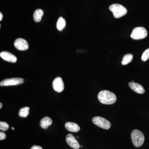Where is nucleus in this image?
Listing matches in <instances>:
<instances>
[{"label":"nucleus","instance_id":"nucleus-1","mask_svg":"<svg viewBox=\"0 0 149 149\" xmlns=\"http://www.w3.org/2000/svg\"><path fill=\"white\" fill-rule=\"evenodd\" d=\"M99 101L105 104H112L116 101V97L112 92L108 91H102L99 93L97 96Z\"/></svg>","mask_w":149,"mask_h":149},{"label":"nucleus","instance_id":"nucleus-2","mask_svg":"<svg viewBox=\"0 0 149 149\" xmlns=\"http://www.w3.org/2000/svg\"><path fill=\"white\" fill-rule=\"evenodd\" d=\"M131 139L133 145L136 147H141L145 141L143 133L137 129L133 130L131 132Z\"/></svg>","mask_w":149,"mask_h":149},{"label":"nucleus","instance_id":"nucleus-3","mask_svg":"<svg viewBox=\"0 0 149 149\" xmlns=\"http://www.w3.org/2000/svg\"><path fill=\"white\" fill-rule=\"evenodd\" d=\"M109 10L113 14L116 18H119L125 15L127 13V10L125 7L119 4H113L110 6Z\"/></svg>","mask_w":149,"mask_h":149},{"label":"nucleus","instance_id":"nucleus-4","mask_svg":"<svg viewBox=\"0 0 149 149\" xmlns=\"http://www.w3.org/2000/svg\"><path fill=\"white\" fill-rule=\"evenodd\" d=\"M148 32L143 27H136L132 31L130 37L135 40H142L147 37Z\"/></svg>","mask_w":149,"mask_h":149},{"label":"nucleus","instance_id":"nucleus-5","mask_svg":"<svg viewBox=\"0 0 149 149\" xmlns=\"http://www.w3.org/2000/svg\"><path fill=\"white\" fill-rule=\"evenodd\" d=\"M92 121L97 126L106 130L109 129L111 126V124L109 120L100 116L93 117Z\"/></svg>","mask_w":149,"mask_h":149},{"label":"nucleus","instance_id":"nucleus-6","mask_svg":"<svg viewBox=\"0 0 149 149\" xmlns=\"http://www.w3.org/2000/svg\"><path fill=\"white\" fill-rule=\"evenodd\" d=\"M24 82V80L22 78H11L6 79L1 81L0 83L1 86H12L22 84Z\"/></svg>","mask_w":149,"mask_h":149},{"label":"nucleus","instance_id":"nucleus-7","mask_svg":"<svg viewBox=\"0 0 149 149\" xmlns=\"http://www.w3.org/2000/svg\"><path fill=\"white\" fill-rule=\"evenodd\" d=\"M14 46L19 50L25 51L29 49V45L27 41L22 38H18L15 40Z\"/></svg>","mask_w":149,"mask_h":149},{"label":"nucleus","instance_id":"nucleus-8","mask_svg":"<svg viewBox=\"0 0 149 149\" xmlns=\"http://www.w3.org/2000/svg\"><path fill=\"white\" fill-rule=\"evenodd\" d=\"M52 85L54 90L58 93H61L64 90V83L61 77L56 78L53 82Z\"/></svg>","mask_w":149,"mask_h":149},{"label":"nucleus","instance_id":"nucleus-9","mask_svg":"<svg viewBox=\"0 0 149 149\" xmlns=\"http://www.w3.org/2000/svg\"><path fill=\"white\" fill-rule=\"evenodd\" d=\"M66 141L67 143L72 148L78 149L80 148V146L79 143L72 134H68L67 135Z\"/></svg>","mask_w":149,"mask_h":149},{"label":"nucleus","instance_id":"nucleus-10","mask_svg":"<svg viewBox=\"0 0 149 149\" xmlns=\"http://www.w3.org/2000/svg\"><path fill=\"white\" fill-rule=\"evenodd\" d=\"M0 56L4 60L9 62L15 63L17 60V58L15 56L10 53V52H6V51H4V52H1L0 54Z\"/></svg>","mask_w":149,"mask_h":149},{"label":"nucleus","instance_id":"nucleus-11","mask_svg":"<svg viewBox=\"0 0 149 149\" xmlns=\"http://www.w3.org/2000/svg\"><path fill=\"white\" fill-rule=\"evenodd\" d=\"M129 87L133 91L139 94H143L145 93V90L143 87L139 83L135 82H130L128 84Z\"/></svg>","mask_w":149,"mask_h":149},{"label":"nucleus","instance_id":"nucleus-12","mask_svg":"<svg viewBox=\"0 0 149 149\" xmlns=\"http://www.w3.org/2000/svg\"><path fill=\"white\" fill-rule=\"evenodd\" d=\"M65 128L70 132H77L80 130V127L77 123L73 122H67L65 124Z\"/></svg>","mask_w":149,"mask_h":149},{"label":"nucleus","instance_id":"nucleus-13","mask_svg":"<svg viewBox=\"0 0 149 149\" xmlns=\"http://www.w3.org/2000/svg\"><path fill=\"white\" fill-rule=\"evenodd\" d=\"M52 120L50 118L45 116L40 120V125L43 129H47L48 126L52 125Z\"/></svg>","mask_w":149,"mask_h":149},{"label":"nucleus","instance_id":"nucleus-14","mask_svg":"<svg viewBox=\"0 0 149 149\" xmlns=\"http://www.w3.org/2000/svg\"><path fill=\"white\" fill-rule=\"evenodd\" d=\"M43 15H44V11L42 9H38L36 10L33 15L34 21L36 22H40L42 19Z\"/></svg>","mask_w":149,"mask_h":149},{"label":"nucleus","instance_id":"nucleus-15","mask_svg":"<svg viewBox=\"0 0 149 149\" xmlns=\"http://www.w3.org/2000/svg\"><path fill=\"white\" fill-rule=\"evenodd\" d=\"M65 21L62 17H60L58 19L56 24V27L59 31H61L65 26Z\"/></svg>","mask_w":149,"mask_h":149},{"label":"nucleus","instance_id":"nucleus-16","mask_svg":"<svg viewBox=\"0 0 149 149\" xmlns=\"http://www.w3.org/2000/svg\"><path fill=\"white\" fill-rule=\"evenodd\" d=\"M133 58V55L131 54H128L124 56L123 58L122 62V65H125L128 64L130 62L132 61Z\"/></svg>","mask_w":149,"mask_h":149},{"label":"nucleus","instance_id":"nucleus-17","mask_svg":"<svg viewBox=\"0 0 149 149\" xmlns=\"http://www.w3.org/2000/svg\"><path fill=\"white\" fill-rule=\"evenodd\" d=\"M29 107H24L20 109L19 111V115L21 117H26L29 114Z\"/></svg>","mask_w":149,"mask_h":149},{"label":"nucleus","instance_id":"nucleus-18","mask_svg":"<svg viewBox=\"0 0 149 149\" xmlns=\"http://www.w3.org/2000/svg\"><path fill=\"white\" fill-rule=\"evenodd\" d=\"M149 58V49L144 51L141 56V60L143 61H146Z\"/></svg>","mask_w":149,"mask_h":149},{"label":"nucleus","instance_id":"nucleus-19","mask_svg":"<svg viewBox=\"0 0 149 149\" xmlns=\"http://www.w3.org/2000/svg\"><path fill=\"white\" fill-rule=\"evenodd\" d=\"M9 127V126L6 122L3 121L0 122V130L3 131H6L8 130Z\"/></svg>","mask_w":149,"mask_h":149},{"label":"nucleus","instance_id":"nucleus-20","mask_svg":"<svg viewBox=\"0 0 149 149\" xmlns=\"http://www.w3.org/2000/svg\"><path fill=\"white\" fill-rule=\"evenodd\" d=\"M6 138V135L5 133L3 132H0V140H3L5 139Z\"/></svg>","mask_w":149,"mask_h":149},{"label":"nucleus","instance_id":"nucleus-21","mask_svg":"<svg viewBox=\"0 0 149 149\" xmlns=\"http://www.w3.org/2000/svg\"><path fill=\"white\" fill-rule=\"evenodd\" d=\"M30 149H43L42 147L40 146H33Z\"/></svg>","mask_w":149,"mask_h":149},{"label":"nucleus","instance_id":"nucleus-22","mask_svg":"<svg viewBox=\"0 0 149 149\" xmlns=\"http://www.w3.org/2000/svg\"><path fill=\"white\" fill-rule=\"evenodd\" d=\"M3 17V15L1 13H0V21H1L2 20Z\"/></svg>","mask_w":149,"mask_h":149},{"label":"nucleus","instance_id":"nucleus-23","mask_svg":"<svg viewBox=\"0 0 149 149\" xmlns=\"http://www.w3.org/2000/svg\"><path fill=\"white\" fill-rule=\"evenodd\" d=\"M2 107V104L1 102L0 103V109H1Z\"/></svg>","mask_w":149,"mask_h":149},{"label":"nucleus","instance_id":"nucleus-24","mask_svg":"<svg viewBox=\"0 0 149 149\" xmlns=\"http://www.w3.org/2000/svg\"><path fill=\"white\" fill-rule=\"evenodd\" d=\"M11 128L13 129V130H14V128L13 127H12Z\"/></svg>","mask_w":149,"mask_h":149}]
</instances>
